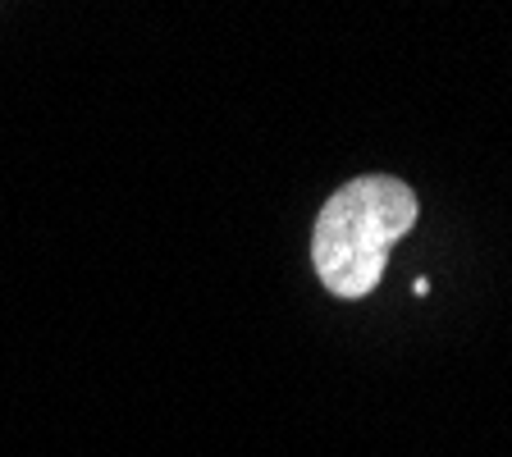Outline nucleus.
<instances>
[{
    "instance_id": "f257e3e1",
    "label": "nucleus",
    "mask_w": 512,
    "mask_h": 457,
    "mask_svg": "<svg viewBox=\"0 0 512 457\" xmlns=\"http://www.w3.org/2000/svg\"><path fill=\"white\" fill-rule=\"evenodd\" d=\"M416 224V192L389 174H362L343 183L316 215L311 234V261L320 284L334 298H366L380 288L389 252Z\"/></svg>"
}]
</instances>
